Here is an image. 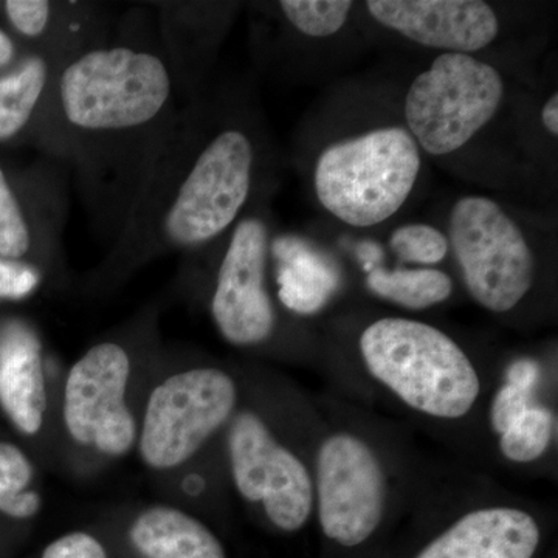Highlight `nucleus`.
<instances>
[{
    "instance_id": "2eb2a0df",
    "label": "nucleus",
    "mask_w": 558,
    "mask_h": 558,
    "mask_svg": "<svg viewBox=\"0 0 558 558\" xmlns=\"http://www.w3.org/2000/svg\"><path fill=\"white\" fill-rule=\"evenodd\" d=\"M130 535L143 558H226L219 539L205 524L168 506L140 513Z\"/></svg>"
},
{
    "instance_id": "6ab92c4d",
    "label": "nucleus",
    "mask_w": 558,
    "mask_h": 558,
    "mask_svg": "<svg viewBox=\"0 0 558 558\" xmlns=\"http://www.w3.org/2000/svg\"><path fill=\"white\" fill-rule=\"evenodd\" d=\"M33 464L27 454L10 442H0V512L11 519H32L40 509V497L28 490Z\"/></svg>"
},
{
    "instance_id": "393cba45",
    "label": "nucleus",
    "mask_w": 558,
    "mask_h": 558,
    "mask_svg": "<svg viewBox=\"0 0 558 558\" xmlns=\"http://www.w3.org/2000/svg\"><path fill=\"white\" fill-rule=\"evenodd\" d=\"M531 391L515 385L508 384L499 389L490 407L492 428L502 435L512 427L531 409Z\"/></svg>"
},
{
    "instance_id": "c756f323",
    "label": "nucleus",
    "mask_w": 558,
    "mask_h": 558,
    "mask_svg": "<svg viewBox=\"0 0 558 558\" xmlns=\"http://www.w3.org/2000/svg\"><path fill=\"white\" fill-rule=\"evenodd\" d=\"M14 57V44L2 31H0V68L10 64Z\"/></svg>"
},
{
    "instance_id": "4468645a",
    "label": "nucleus",
    "mask_w": 558,
    "mask_h": 558,
    "mask_svg": "<svg viewBox=\"0 0 558 558\" xmlns=\"http://www.w3.org/2000/svg\"><path fill=\"white\" fill-rule=\"evenodd\" d=\"M0 407L24 435L43 428L47 410L46 377L36 333L20 322L0 329Z\"/></svg>"
},
{
    "instance_id": "c85d7f7f",
    "label": "nucleus",
    "mask_w": 558,
    "mask_h": 558,
    "mask_svg": "<svg viewBox=\"0 0 558 558\" xmlns=\"http://www.w3.org/2000/svg\"><path fill=\"white\" fill-rule=\"evenodd\" d=\"M539 120H542V126L548 132L550 137L557 138L558 135V95L557 92H553L549 95L548 100L543 105L542 112H539Z\"/></svg>"
},
{
    "instance_id": "7ed1b4c3",
    "label": "nucleus",
    "mask_w": 558,
    "mask_h": 558,
    "mask_svg": "<svg viewBox=\"0 0 558 558\" xmlns=\"http://www.w3.org/2000/svg\"><path fill=\"white\" fill-rule=\"evenodd\" d=\"M422 172L424 153L402 117L384 113L323 138L310 174L319 207L349 229L371 230L409 205Z\"/></svg>"
},
{
    "instance_id": "5701e85b",
    "label": "nucleus",
    "mask_w": 558,
    "mask_h": 558,
    "mask_svg": "<svg viewBox=\"0 0 558 558\" xmlns=\"http://www.w3.org/2000/svg\"><path fill=\"white\" fill-rule=\"evenodd\" d=\"M33 233L21 201L0 168V258L21 260L32 252Z\"/></svg>"
},
{
    "instance_id": "f257e3e1",
    "label": "nucleus",
    "mask_w": 558,
    "mask_h": 558,
    "mask_svg": "<svg viewBox=\"0 0 558 558\" xmlns=\"http://www.w3.org/2000/svg\"><path fill=\"white\" fill-rule=\"evenodd\" d=\"M44 100L51 153L75 167L84 199L117 240L178 120L170 65L131 44L81 49L54 62Z\"/></svg>"
},
{
    "instance_id": "9b49d317",
    "label": "nucleus",
    "mask_w": 558,
    "mask_h": 558,
    "mask_svg": "<svg viewBox=\"0 0 558 558\" xmlns=\"http://www.w3.org/2000/svg\"><path fill=\"white\" fill-rule=\"evenodd\" d=\"M318 517L326 537L362 545L384 515L385 478L379 459L355 436L333 435L317 457Z\"/></svg>"
},
{
    "instance_id": "6e6552de",
    "label": "nucleus",
    "mask_w": 558,
    "mask_h": 558,
    "mask_svg": "<svg viewBox=\"0 0 558 558\" xmlns=\"http://www.w3.org/2000/svg\"><path fill=\"white\" fill-rule=\"evenodd\" d=\"M270 244V223L260 213H245L230 231L216 277L211 317L233 347L264 343L277 325L267 289Z\"/></svg>"
},
{
    "instance_id": "f8f14e48",
    "label": "nucleus",
    "mask_w": 558,
    "mask_h": 558,
    "mask_svg": "<svg viewBox=\"0 0 558 558\" xmlns=\"http://www.w3.org/2000/svg\"><path fill=\"white\" fill-rule=\"evenodd\" d=\"M371 20L403 39L440 51L476 54L501 36V17L483 0H368Z\"/></svg>"
},
{
    "instance_id": "0eeeda50",
    "label": "nucleus",
    "mask_w": 558,
    "mask_h": 558,
    "mask_svg": "<svg viewBox=\"0 0 558 558\" xmlns=\"http://www.w3.org/2000/svg\"><path fill=\"white\" fill-rule=\"evenodd\" d=\"M236 387L218 368L182 371L150 392L140 433V454L150 469L179 468L227 421Z\"/></svg>"
},
{
    "instance_id": "a878e982",
    "label": "nucleus",
    "mask_w": 558,
    "mask_h": 558,
    "mask_svg": "<svg viewBox=\"0 0 558 558\" xmlns=\"http://www.w3.org/2000/svg\"><path fill=\"white\" fill-rule=\"evenodd\" d=\"M40 275L32 264L0 258V300H22L38 288Z\"/></svg>"
},
{
    "instance_id": "aec40b11",
    "label": "nucleus",
    "mask_w": 558,
    "mask_h": 558,
    "mask_svg": "<svg viewBox=\"0 0 558 558\" xmlns=\"http://www.w3.org/2000/svg\"><path fill=\"white\" fill-rule=\"evenodd\" d=\"M278 9L300 35L310 39H329L347 27L355 3L349 0H282Z\"/></svg>"
},
{
    "instance_id": "b1692460",
    "label": "nucleus",
    "mask_w": 558,
    "mask_h": 558,
    "mask_svg": "<svg viewBox=\"0 0 558 558\" xmlns=\"http://www.w3.org/2000/svg\"><path fill=\"white\" fill-rule=\"evenodd\" d=\"M7 16L13 27L27 38H39L53 21L54 5L47 0H9Z\"/></svg>"
},
{
    "instance_id": "1a4fd4ad",
    "label": "nucleus",
    "mask_w": 558,
    "mask_h": 558,
    "mask_svg": "<svg viewBox=\"0 0 558 558\" xmlns=\"http://www.w3.org/2000/svg\"><path fill=\"white\" fill-rule=\"evenodd\" d=\"M131 359L119 343L92 347L70 369L62 416L81 446L123 457L137 440V422L128 407Z\"/></svg>"
},
{
    "instance_id": "bb28decb",
    "label": "nucleus",
    "mask_w": 558,
    "mask_h": 558,
    "mask_svg": "<svg viewBox=\"0 0 558 558\" xmlns=\"http://www.w3.org/2000/svg\"><path fill=\"white\" fill-rule=\"evenodd\" d=\"M43 558H108V554L97 538L86 532H72L50 543Z\"/></svg>"
},
{
    "instance_id": "ddd939ff",
    "label": "nucleus",
    "mask_w": 558,
    "mask_h": 558,
    "mask_svg": "<svg viewBox=\"0 0 558 558\" xmlns=\"http://www.w3.org/2000/svg\"><path fill=\"white\" fill-rule=\"evenodd\" d=\"M539 545L537 521L523 510H475L458 520L416 558H532Z\"/></svg>"
},
{
    "instance_id": "f3484780",
    "label": "nucleus",
    "mask_w": 558,
    "mask_h": 558,
    "mask_svg": "<svg viewBox=\"0 0 558 558\" xmlns=\"http://www.w3.org/2000/svg\"><path fill=\"white\" fill-rule=\"evenodd\" d=\"M53 69L54 62L35 54L0 78V142L20 134L38 113Z\"/></svg>"
},
{
    "instance_id": "20e7f679",
    "label": "nucleus",
    "mask_w": 558,
    "mask_h": 558,
    "mask_svg": "<svg viewBox=\"0 0 558 558\" xmlns=\"http://www.w3.org/2000/svg\"><path fill=\"white\" fill-rule=\"evenodd\" d=\"M366 368L411 409L458 418L480 396V377L468 354L444 330L402 317L371 323L360 336Z\"/></svg>"
},
{
    "instance_id": "cd10ccee",
    "label": "nucleus",
    "mask_w": 558,
    "mask_h": 558,
    "mask_svg": "<svg viewBox=\"0 0 558 558\" xmlns=\"http://www.w3.org/2000/svg\"><path fill=\"white\" fill-rule=\"evenodd\" d=\"M539 380V365L531 359L517 360L508 371V384L531 391Z\"/></svg>"
},
{
    "instance_id": "f03ea898",
    "label": "nucleus",
    "mask_w": 558,
    "mask_h": 558,
    "mask_svg": "<svg viewBox=\"0 0 558 558\" xmlns=\"http://www.w3.org/2000/svg\"><path fill=\"white\" fill-rule=\"evenodd\" d=\"M255 123L230 106L179 112L116 240L117 260L207 247L247 213L263 168Z\"/></svg>"
},
{
    "instance_id": "4be33fe9",
    "label": "nucleus",
    "mask_w": 558,
    "mask_h": 558,
    "mask_svg": "<svg viewBox=\"0 0 558 558\" xmlns=\"http://www.w3.org/2000/svg\"><path fill=\"white\" fill-rule=\"evenodd\" d=\"M388 245L402 263L422 267L438 266L450 253L446 231L424 222L403 223L392 230Z\"/></svg>"
},
{
    "instance_id": "423d86ee",
    "label": "nucleus",
    "mask_w": 558,
    "mask_h": 558,
    "mask_svg": "<svg viewBox=\"0 0 558 558\" xmlns=\"http://www.w3.org/2000/svg\"><path fill=\"white\" fill-rule=\"evenodd\" d=\"M446 234L462 281L481 307L508 314L526 299L537 264L534 241L505 205L483 194L459 197Z\"/></svg>"
},
{
    "instance_id": "dca6fc26",
    "label": "nucleus",
    "mask_w": 558,
    "mask_h": 558,
    "mask_svg": "<svg viewBox=\"0 0 558 558\" xmlns=\"http://www.w3.org/2000/svg\"><path fill=\"white\" fill-rule=\"evenodd\" d=\"M270 258L277 263L278 296L296 314H314L339 286L328 260L295 238H271Z\"/></svg>"
},
{
    "instance_id": "9d476101",
    "label": "nucleus",
    "mask_w": 558,
    "mask_h": 558,
    "mask_svg": "<svg viewBox=\"0 0 558 558\" xmlns=\"http://www.w3.org/2000/svg\"><path fill=\"white\" fill-rule=\"evenodd\" d=\"M229 450L234 486L241 497L263 502L271 523L282 531L303 527L314 506L310 472L271 436L258 414L244 411L234 418Z\"/></svg>"
},
{
    "instance_id": "412c9836",
    "label": "nucleus",
    "mask_w": 558,
    "mask_h": 558,
    "mask_svg": "<svg viewBox=\"0 0 558 558\" xmlns=\"http://www.w3.org/2000/svg\"><path fill=\"white\" fill-rule=\"evenodd\" d=\"M554 433V416L548 409L531 407L506 429L499 440L502 454L513 462H532L548 449Z\"/></svg>"
},
{
    "instance_id": "a211bd4d",
    "label": "nucleus",
    "mask_w": 558,
    "mask_h": 558,
    "mask_svg": "<svg viewBox=\"0 0 558 558\" xmlns=\"http://www.w3.org/2000/svg\"><path fill=\"white\" fill-rule=\"evenodd\" d=\"M366 288L379 299L403 310L424 311L444 303L453 293L450 275L435 267L387 270L376 267L366 277Z\"/></svg>"
},
{
    "instance_id": "39448f33",
    "label": "nucleus",
    "mask_w": 558,
    "mask_h": 558,
    "mask_svg": "<svg viewBox=\"0 0 558 558\" xmlns=\"http://www.w3.org/2000/svg\"><path fill=\"white\" fill-rule=\"evenodd\" d=\"M508 98L505 76L472 54L439 53L403 95V123L432 159L468 149L497 120Z\"/></svg>"
}]
</instances>
